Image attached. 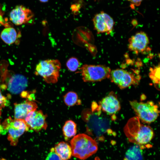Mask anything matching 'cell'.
<instances>
[{"instance_id": "cell-1", "label": "cell", "mask_w": 160, "mask_h": 160, "mask_svg": "<svg viewBox=\"0 0 160 160\" xmlns=\"http://www.w3.org/2000/svg\"><path fill=\"white\" fill-rule=\"evenodd\" d=\"M100 107L93 102L91 109L86 108L82 112L81 116L86 123V132L95 140L104 139V135L110 132V121L102 112Z\"/></svg>"}, {"instance_id": "cell-2", "label": "cell", "mask_w": 160, "mask_h": 160, "mask_svg": "<svg viewBox=\"0 0 160 160\" xmlns=\"http://www.w3.org/2000/svg\"><path fill=\"white\" fill-rule=\"evenodd\" d=\"M124 132L130 142L140 146L148 143L154 136L151 128L142 124L137 116L128 120L124 127Z\"/></svg>"}, {"instance_id": "cell-3", "label": "cell", "mask_w": 160, "mask_h": 160, "mask_svg": "<svg viewBox=\"0 0 160 160\" xmlns=\"http://www.w3.org/2000/svg\"><path fill=\"white\" fill-rule=\"evenodd\" d=\"M70 144L72 155L81 160H85L95 153L98 150L96 140L84 134H79L71 140Z\"/></svg>"}, {"instance_id": "cell-4", "label": "cell", "mask_w": 160, "mask_h": 160, "mask_svg": "<svg viewBox=\"0 0 160 160\" xmlns=\"http://www.w3.org/2000/svg\"><path fill=\"white\" fill-rule=\"evenodd\" d=\"M61 67L57 60L47 59L41 61L36 66L35 73L41 76L48 84L57 82Z\"/></svg>"}, {"instance_id": "cell-5", "label": "cell", "mask_w": 160, "mask_h": 160, "mask_svg": "<svg viewBox=\"0 0 160 160\" xmlns=\"http://www.w3.org/2000/svg\"><path fill=\"white\" fill-rule=\"evenodd\" d=\"M129 103L137 117L144 122H153L159 115L158 106L152 101L145 103L134 100L130 101Z\"/></svg>"}, {"instance_id": "cell-6", "label": "cell", "mask_w": 160, "mask_h": 160, "mask_svg": "<svg viewBox=\"0 0 160 160\" xmlns=\"http://www.w3.org/2000/svg\"><path fill=\"white\" fill-rule=\"evenodd\" d=\"M79 69L82 79L85 82L100 81L108 78L111 72L109 67L103 65L84 64Z\"/></svg>"}, {"instance_id": "cell-7", "label": "cell", "mask_w": 160, "mask_h": 160, "mask_svg": "<svg viewBox=\"0 0 160 160\" xmlns=\"http://www.w3.org/2000/svg\"><path fill=\"white\" fill-rule=\"evenodd\" d=\"M4 129L8 132L7 139L11 145L16 146L19 137L29 129L23 119H12L9 117L2 124Z\"/></svg>"}, {"instance_id": "cell-8", "label": "cell", "mask_w": 160, "mask_h": 160, "mask_svg": "<svg viewBox=\"0 0 160 160\" xmlns=\"http://www.w3.org/2000/svg\"><path fill=\"white\" fill-rule=\"evenodd\" d=\"M109 77L111 81L121 89L138 84L140 79L139 76L120 69L111 71Z\"/></svg>"}, {"instance_id": "cell-9", "label": "cell", "mask_w": 160, "mask_h": 160, "mask_svg": "<svg viewBox=\"0 0 160 160\" xmlns=\"http://www.w3.org/2000/svg\"><path fill=\"white\" fill-rule=\"evenodd\" d=\"M46 118L47 115L44 114L42 111L36 110L29 113L24 120L29 129L37 132L47 128Z\"/></svg>"}, {"instance_id": "cell-10", "label": "cell", "mask_w": 160, "mask_h": 160, "mask_svg": "<svg viewBox=\"0 0 160 160\" xmlns=\"http://www.w3.org/2000/svg\"><path fill=\"white\" fill-rule=\"evenodd\" d=\"M92 21L94 28L98 33L109 34L113 30L114 23L113 20L103 11L96 14Z\"/></svg>"}, {"instance_id": "cell-11", "label": "cell", "mask_w": 160, "mask_h": 160, "mask_svg": "<svg viewBox=\"0 0 160 160\" xmlns=\"http://www.w3.org/2000/svg\"><path fill=\"white\" fill-rule=\"evenodd\" d=\"M149 43L146 34L144 32L137 33L129 40L128 48L136 54L146 51Z\"/></svg>"}, {"instance_id": "cell-12", "label": "cell", "mask_w": 160, "mask_h": 160, "mask_svg": "<svg viewBox=\"0 0 160 160\" xmlns=\"http://www.w3.org/2000/svg\"><path fill=\"white\" fill-rule=\"evenodd\" d=\"M33 16V14L29 9L20 5L16 6L11 11L9 19L15 25H20L28 22Z\"/></svg>"}, {"instance_id": "cell-13", "label": "cell", "mask_w": 160, "mask_h": 160, "mask_svg": "<svg viewBox=\"0 0 160 160\" xmlns=\"http://www.w3.org/2000/svg\"><path fill=\"white\" fill-rule=\"evenodd\" d=\"M102 111L108 115H112L120 110L121 105L116 94L111 92L99 103Z\"/></svg>"}, {"instance_id": "cell-14", "label": "cell", "mask_w": 160, "mask_h": 160, "mask_svg": "<svg viewBox=\"0 0 160 160\" xmlns=\"http://www.w3.org/2000/svg\"><path fill=\"white\" fill-rule=\"evenodd\" d=\"M14 118L16 119H23L29 112L36 110L37 104L31 100L27 99L20 103H14Z\"/></svg>"}, {"instance_id": "cell-15", "label": "cell", "mask_w": 160, "mask_h": 160, "mask_svg": "<svg viewBox=\"0 0 160 160\" xmlns=\"http://www.w3.org/2000/svg\"><path fill=\"white\" fill-rule=\"evenodd\" d=\"M27 83V79L23 75L18 74L14 75L9 79L8 89L12 93H19L26 87Z\"/></svg>"}, {"instance_id": "cell-16", "label": "cell", "mask_w": 160, "mask_h": 160, "mask_svg": "<svg viewBox=\"0 0 160 160\" xmlns=\"http://www.w3.org/2000/svg\"><path fill=\"white\" fill-rule=\"evenodd\" d=\"M54 148L55 153L62 160H68L72 156L71 147L65 142L59 143Z\"/></svg>"}, {"instance_id": "cell-17", "label": "cell", "mask_w": 160, "mask_h": 160, "mask_svg": "<svg viewBox=\"0 0 160 160\" xmlns=\"http://www.w3.org/2000/svg\"><path fill=\"white\" fill-rule=\"evenodd\" d=\"M0 36L2 40L5 43L8 44H12L17 39V32L13 28H7L1 31Z\"/></svg>"}, {"instance_id": "cell-18", "label": "cell", "mask_w": 160, "mask_h": 160, "mask_svg": "<svg viewBox=\"0 0 160 160\" xmlns=\"http://www.w3.org/2000/svg\"><path fill=\"white\" fill-rule=\"evenodd\" d=\"M63 132L65 139L66 140L72 137H74L77 132L76 124L71 120L66 121L63 126Z\"/></svg>"}, {"instance_id": "cell-19", "label": "cell", "mask_w": 160, "mask_h": 160, "mask_svg": "<svg viewBox=\"0 0 160 160\" xmlns=\"http://www.w3.org/2000/svg\"><path fill=\"white\" fill-rule=\"evenodd\" d=\"M141 149L138 145L131 147L127 151L124 160H142Z\"/></svg>"}, {"instance_id": "cell-20", "label": "cell", "mask_w": 160, "mask_h": 160, "mask_svg": "<svg viewBox=\"0 0 160 160\" xmlns=\"http://www.w3.org/2000/svg\"><path fill=\"white\" fill-rule=\"evenodd\" d=\"M64 101L66 105L69 106L79 105L81 103L76 93L72 91L68 92L64 96Z\"/></svg>"}, {"instance_id": "cell-21", "label": "cell", "mask_w": 160, "mask_h": 160, "mask_svg": "<svg viewBox=\"0 0 160 160\" xmlns=\"http://www.w3.org/2000/svg\"><path fill=\"white\" fill-rule=\"evenodd\" d=\"M149 77L156 88L159 89L160 84V65L151 68Z\"/></svg>"}, {"instance_id": "cell-22", "label": "cell", "mask_w": 160, "mask_h": 160, "mask_svg": "<svg viewBox=\"0 0 160 160\" xmlns=\"http://www.w3.org/2000/svg\"><path fill=\"white\" fill-rule=\"evenodd\" d=\"M80 63L76 58L72 57L70 58L66 63V66L68 70L70 71H76L79 68Z\"/></svg>"}, {"instance_id": "cell-23", "label": "cell", "mask_w": 160, "mask_h": 160, "mask_svg": "<svg viewBox=\"0 0 160 160\" xmlns=\"http://www.w3.org/2000/svg\"><path fill=\"white\" fill-rule=\"evenodd\" d=\"M46 160H62L55 153L54 148H51Z\"/></svg>"}, {"instance_id": "cell-24", "label": "cell", "mask_w": 160, "mask_h": 160, "mask_svg": "<svg viewBox=\"0 0 160 160\" xmlns=\"http://www.w3.org/2000/svg\"><path fill=\"white\" fill-rule=\"evenodd\" d=\"M7 101V98L2 95L0 89V107L3 108L6 106Z\"/></svg>"}, {"instance_id": "cell-25", "label": "cell", "mask_w": 160, "mask_h": 160, "mask_svg": "<svg viewBox=\"0 0 160 160\" xmlns=\"http://www.w3.org/2000/svg\"><path fill=\"white\" fill-rule=\"evenodd\" d=\"M130 2L131 5L134 6H139L144 0H127Z\"/></svg>"}, {"instance_id": "cell-26", "label": "cell", "mask_w": 160, "mask_h": 160, "mask_svg": "<svg viewBox=\"0 0 160 160\" xmlns=\"http://www.w3.org/2000/svg\"><path fill=\"white\" fill-rule=\"evenodd\" d=\"M2 125L0 124V135L1 134H5L7 132Z\"/></svg>"}, {"instance_id": "cell-27", "label": "cell", "mask_w": 160, "mask_h": 160, "mask_svg": "<svg viewBox=\"0 0 160 160\" xmlns=\"http://www.w3.org/2000/svg\"><path fill=\"white\" fill-rule=\"evenodd\" d=\"M49 0H39V1L42 2H46L48 1Z\"/></svg>"}, {"instance_id": "cell-28", "label": "cell", "mask_w": 160, "mask_h": 160, "mask_svg": "<svg viewBox=\"0 0 160 160\" xmlns=\"http://www.w3.org/2000/svg\"><path fill=\"white\" fill-rule=\"evenodd\" d=\"M94 160H100V159L98 157H96L95 158Z\"/></svg>"}, {"instance_id": "cell-29", "label": "cell", "mask_w": 160, "mask_h": 160, "mask_svg": "<svg viewBox=\"0 0 160 160\" xmlns=\"http://www.w3.org/2000/svg\"><path fill=\"white\" fill-rule=\"evenodd\" d=\"M2 108L0 107V116H1V110Z\"/></svg>"}, {"instance_id": "cell-30", "label": "cell", "mask_w": 160, "mask_h": 160, "mask_svg": "<svg viewBox=\"0 0 160 160\" xmlns=\"http://www.w3.org/2000/svg\"><path fill=\"white\" fill-rule=\"evenodd\" d=\"M95 1H96V0H94Z\"/></svg>"}]
</instances>
